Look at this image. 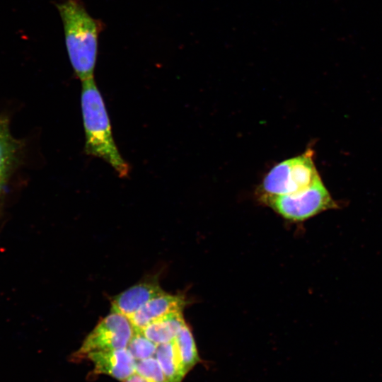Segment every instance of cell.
<instances>
[{
    "mask_svg": "<svg viewBox=\"0 0 382 382\" xmlns=\"http://www.w3.org/2000/svg\"><path fill=\"white\" fill-rule=\"evenodd\" d=\"M93 373L106 374L123 381L136 372L137 361L127 348L98 351L88 354Z\"/></svg>",
    "mask_w": 382,
    "mask_h": 382,
    "instance_id": "obj_6",
    "label": "cell"
},
{
    "mask_svg": "<svg viewBox=\"0 0 382 382\" xmlns=\"http://www.w3.org/2000/svg\"><path fill=\"white\" fill-rule=\"evenodd\" d=\"M185 305L183 296L163 292L145 303L129 319L134 330L141 331L153 322L181 312Z\"/></svg>",
    "mask_w": 382,
    "mask_h": 382,
    "instance_id": "obj_8",
    "label": "cell"
},
{
    "mask_svg": "<svg viewBox=\"0 0 382 382\" xmlns=\"http://www.w3.org/2000/svg\"><path fill=\"white\" fill-rule=\"evenodd\" d=\"M57 8L75 74L81 81L94 78L100 23L88 13L80 0H65L57 4Z\"/></svg>",
    "mask_w": 382,
    "mask_h": 382,
    "instance_id": "obj_1",
    "label": "cell"
},
{
    "mask_svg": "<svg viewBox=\"0 0 382 382\" xmlns=\"http://www.w3.org/2000/svg\"><path fill=\"white\" fill-rule=\"evenodd\" d=\"M313 151L276 164L264 177L258 195H282L298 192L311 186L320 177L313 161Z\"/></svg>",
    "mask_w": 382,
    "mask_h": 382,
    "instance_id": "obj_4",
    "label": "cell"
},
{
    "mask_svg": "<svg viewBox=\"0 0 382 382\" xmlns=\"http://www.w3.org/2000/svg\"><path fill=\"white\" fill-rule=\"evenodd\" d=\"M136 372L149 382H168L155 357L137 361Z\"/></svg>",
    "mask_w": 382,
    "mask_h": 382,
    "instance_id": "obj_14",
    "label": "cell"
},
{
    "mask_svg": "<svg viewBox=\"0 0 382 382\" xmlns=\"http://www.w3.org/2000/svg\"><path fill=\"white\" fill-rule=\"evenodd\" d=\"M259 199L281 216L291 221H306L337 207L320 176L311 186L298 192L282 195H259Z\"/></svg>",
    "mask_w": 382,
    "mask_h": 382,
    "instance_id": "obj_3",
    "label": "cell"
},
{
    "mask_svg": "<svg viewBox=\"0 0 382 382\" xmlns=\"http://www.w3.org/2000/svg\"><path fill=\"white\" fill-rule=\"evenodd\" d=\"M134 332L128 318L112 312L86 336L80 348L72 355V360L81 361L94 352L127 348Z\"/></svg>",
    "mask_w": 382,
    "mask_h": 382,
    "instance_id": "obj_5",
    "label": "cell"
},
{
    "mask_svg": "<svg viewBox=\"0 0 382 382\" xmlns=\"http://www.w3.org/2000/svg\"><path fill=\"white\" fill-rule=\"evenodd\" d=\"M122 382H149L145 378L135 372L134 374L130 376L127 379L124 380Z\"/></svg>",
    "mask_w": 382,
    "mask_h": 382,
    "instance_id": "obj_15",
    "label": "cell"
},
{
    "mask_svg": "<svg viewBox=\"0 0 382 382\" xmlns=\"http://www.w3.org/2000/svg\"><path fill=\"white\" fill-rule=\"evenodd\" d=\"M81 105L86 154L103 159L121 178L130 171L115 142L108 111L94 78L82 81Z\"/></svg>",
    "mask_w": 382,
    "mask_h": 382,
    "instance_id": "obj_2",
    "label": "cell"
},
{
    "mask_svg": "<svg viewBox=\"0 0 382 382\" xmlns=\"http://www.w3.org/2000/svg\"><path fill=\"white\" fill-rule=\"evenodd\" d=\"M185 324L181 311L150 323L141 332L149 340L159 345L175 340Z\"/></svg>",
    "mask_w": 382,
    "mask_h": 382,
    "instance_id": "obj_9",
    "label": "cell"
},
{
    "mask_svg": "<svg viewBox=\"0 0 382 382\" xmlns=\"http://www.w3.org/2000/svg\"><path fill=\"white\" fill-rule=\"evenodd\" d=\"M158 345L149 340L141 331L136 330L127 349L136 361L148 359L155 356Z\"/></svg>",
    "mask_w": 382,
    "mask_h": 382,
    "instance_id": "obj_13",
    "label": "cell"
},
{
    "mask_svg": "<svg viewBox=\"0 0 382 382\" xmlns=\"http://www.w3.org/2000/svg\"><path fill=\"white\" fill-rule=\"evenodd\" d=\"M175 342L184 370L187 374L200 359L192 332L186 323L178 332Z\"/></svg>",
    "mask_w": 382,
    "mask_h": 382,
    "instance_id": "obj_12",
    "label": "cell"
},
{
    "mask_svg": "<svg viewBox=\"0 0 382 382\" xmlns=\"http://www.w3.org/2000/svg\"><path fill=\"white\" fill-rule=\"evenodd\" d=\"M163 292L156 277L146 279L115 296L111 302V311L129 318L145 303Z\"/></svg>",
    "mask_w": 382,
    "mask_h": 382,
    "instance_id": "obj_7",
    "label": "cell"
},
{
    "mask_svg": "<svg viewBox=\"0 0 382 382\" xmlns=\"http://www.w3.org/2000/svg\"><path fill=\"white\" fill-rule=\"evenodd\" d=\"M18 143L9 132L6 119H0V191L11 169Z\"/></svg>",
    "mask_w": 382,
    "mask_h": 382,
    "instance_id": "obj_11",
    "label": "cell"
},
{
    "mask_svg": "<svg viewBox=\"0 0 382 382\" xmlns=\"http://www.w3.org/2000/svg\"><path fill=\"white\" fill-rule=\"evenodd\" d=\"M155 357L168 382H181L187 374L182 364L175 340L158 345Z\"/></svg>",
    "mask_w": 382,
    "mask_h": 382,
    "instance_id": "obj_10",
    "label": "cell"
}]
</instances>
